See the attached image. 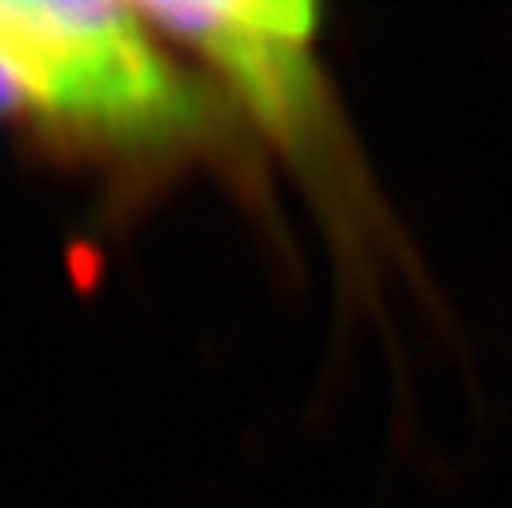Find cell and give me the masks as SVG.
<instances>
[{
	"instance_id": "cell-1",
	"label": "cell",
	"mask_w": 512,
	"mask_h": 508,
	"mask_svg": "<svg viewBox=\"0 0 512 508\" xmlns=\"http://www.w3.org/2000/svg\"><path fill=\"white\" fill-rule=\"evenodd\" d=\"M0 60L32 128L120 168L184 160L220 120V92L144 4L0 0Z\"/></svg>"
},
{
	"instance_id": "cell-2",
	"label": "cell",
	"mask_w": 512,
	"mask_h": 508,
	"mask_svg": "<svg viewBox=\"0 0 512 508\" xmlns=\"http://www.w3.org/2000/svg\"><path fill=\"white\" fill-rule=\"evenodd\" d=\"M144 12L268 140L296 160H316V152H324L328 92L320 12L312 4L188 0L144 4Z\"/></svg>"
},
{
	"instance_id": "cell-3",
	"label": "cell",
	"mask_w": 512,
	"mask_h": 508,
	"mask_svg": "<svg viewBox=\"0 0 512 508\" xmlns=\"http://www.w3.org/2000/svg\"><path fill=\"white\" fill-rule=\"evenodd\" d=\"M12 120H24V108H20L16 80H12V72H8L4 60H0V128L12 124Z\"/></svg>"
}]
</instances>
